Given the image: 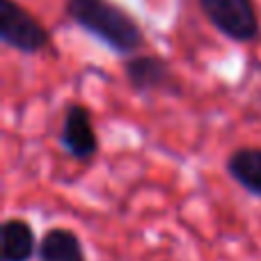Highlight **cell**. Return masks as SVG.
I'll return each mask as SVG.
<instances>
[{"label":"cell","mask_w":261,"mask_h":261,"mask_svg":"<svg viewBox=\"0 0 261 261\" xmlns=\"http://www.w3.org/2000/svg\"><path fill=\"white\" fill-rule=\"evenodd\" d=\"M67 16L119 55H133L144 46L138 21L108 0H67Z\"/></svg>","instance_id":"cell-1"},{"label":"cell","mask_w":261,"mask_h":261,"mask_svg":"<svg viewBox=\"0 0 261 261\" xmlns=\"http://www.w3.org/2000/svg\"><path fill=\"white\" fill-rule=\"evenodd\" d=\"M0 41L23 55H37L48 48L50 35L16 0H0Z\"/></svg>","instance_id":"cell-2"},{"label":"cell","mask_w":261,"mask_h":261,"mask_svg":"<svg viewBox=\"0 0 261 261\" xmlns=\"http://www.w3.org/2000/svg\"><path fill=\"white\" fill-rule=\"evenodd\" d=\"M204 16L227 39L248 44L261 32L259 14L252 0H197Z\"/></svg>","instance_id":"cell-3"},{"label":"cell","mask_w":261,"mask_h":261,"mask_svg":"<svg viewBox=\"0 0 261 261\" xmlns=\"http://www.w3.org/2000/svg\"><path fill=\"white\" fill-rule=\"evenodd\" d=\"M124 76L128 85L138 94L165 92V94H181V85L174 78L170 62L158 55H133L124 62Z\"/></svg>","instance_id":"cell-4"},{"label":"cell","mask_w":261,"mask_h":261,"mask_svg":"<svg viewBox=\"0 0 261 261\" xmlns=\"http://www.w3.org/2000/svg\"><path fill=\"white\" fill-rule=\"evenodd\" d=\"M60 144L64 151L76 161H92L99 151V135L92 126L90 110L81 103L67 106L62 130H60Z\"/></svg>","instance_id":"cell-5"},{"label":"cell","mask_w":261,"mask_h":261,"mask_svg":"<svg viewBox=\"0 0 261 261\" xmlns=\"http://www.w3.org/2000/svg\"><path fill=\"white\" fill-rule=\"evenodd\" d=\"M37 252L35 229L23 218H9L0 225V261H30Z\"/></svg>","instance_id":"cell-6"},{"label":"cell","mask_w":261,"mask_h":261,"mask_svg":"<svg viewBox=\"0 0 261 261\" xmlns=\"http://www.w3.org/2000/svg\"><path fill=\"white\" fill-rule=\"evenodd\" d=\"M37 257L39 261H87L81 239L64 227H53L41 236Z\"/></svg>","instance_id":"cell-7"},{"label":"cell","mask_w":261,"mask_h":261,"mask_svg":"<svg viewBox=\"0 0 261 261\" xmlns=\"http://www.w3.org/2000/svg\"><path fill=\"white\" fill-rule=\"evenodd\" d=\"M229 176L254 197H261V147L236 149L227 158Z\"/></svg>","instance_id":"cell-8"}]
</instances>
